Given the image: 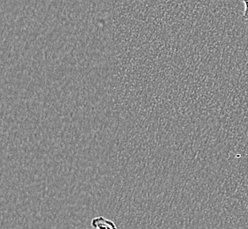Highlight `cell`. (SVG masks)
<instances>
[{
    "label": "cell",
    "mask_w": 248,
    "mask_h": 229,
    "mask_svg": "<svg viewBox=\"0 0 248 229\" xmlns=\"http://www.w3.org/2000/svg\"><path fill=\"white\" fill-rule=\"evenodd\" d=\"M91 225L95 229H118L113 220L107 219L103 216H99L93 219Z\"/></svg>",
    "instance_id": "cell-1"
},
{
    "label": "cell",
    "mask_w": 248,
    "mask_h": 229,
    "mask_svg": "<svg viewBox=\"0 0 248 229\" xmlns=\"http://www.w3.org/2000/svg\"><path fill=\"white\" fill-rule=\"evenodd\" d=\"M242 2L245 4L243 18L246 20H248V0H242Z\"/></svg>",
    "instance_id": "cell-2"
}]
</instances>
